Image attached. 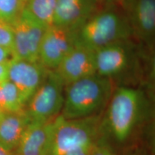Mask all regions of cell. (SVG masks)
Instances as JSON below:
<instances>
[{"instance_id":"2e32d148","label":"cell","mask_w":155,"mask_h":155,"mask_svg":"<svg viewBox=\"0 0 155 155\" xmlns=\"http://www.w3.org/2000/svg\"><path fill=\"white\" fill-rule=\"evenodd\" d=\"M25 106L12 83L8 81L0 86V111L19 112L25 111Z\"/></svg>"},{"instance_id":"ffe728a7","label":"cell","mask_w":155,"mask_h":155,"mask_svg":"<svg viewBox=\"0 0 155 155\" xmlns=\"http://www.w3.org/2000/svg\"><path fill=\"white\" fill-rule=\"evenodd\" d=\"M92 145L78 147L68 152L65 155H91Z\"/></svg>"},{"instance_id":"9a60e30c","label":"cell","mask_w":155,"mask_h":155,"mask_svg":"<svg viewBox=\"0 0 155 155\" xmlns=\"http://www.w3.org/2000/svg\"><path fill=\"white\" fill-rule=\"evenodd\" d=\"M58 0H25V11L47 28L53 25Z\"/></svg>"},{"instance_id":"5bb4252c","label":"cell","mask_w":155,"mask_h":155,"mask_svg":"<svg viewBox=\"0 0 155 155\" xmlns=\"http://www.w3.org/2000/svg\"><path fill=\"white\" fill-rule=\"evenodd\" d=\"M30 121L25 111H0V144L14 152Z\"/></svg>"},{"instance_id":"52a82bcc","label":"cell","mask_w":155,"mask_h":155,"mask_svg":"<svg viewBox=\"0 0 155 155\" xmlns=\"http://www.w3.org/2000/svg\"><path fill=\"white\" fill-rule=\"evenodd\" d=\"M78 30L53 25L46 29L39 54V63L48 70H55L78 42Z\"/></svg>"},{"instance_id":"d6986e66","label":"cell","mask_w":155,"mask_h":155,"mask_svg":"<svg viewBox=\"0 0 155 155\" xmlns=\"http://www.w3.org/2000/svg\"><path fill=\"white\" fill-rule=\"evenodd\" d=\"M91 155H116L104 139H97L92 145Z\"/></svg>"},{"instance_id":"277c9868","label":"cell","mask_w":155,"mask_h":155,"mask_svg":"<svg viewBox=\"0 0 155 155\" xmlns=\"http://www.w3.org/2000/svg\"><path fill=\"white\" fill-rule=\"evenodd\" d=\"M101 129L98 116L65 119L59 115L55 119V131L50 155H65L81 146L93 144Z\"/></svg>"},{"instance_id":"4fadbf2b","label":"cell","mask_w":155,"mask_h":155,"mask_svg":"<svg viewBox=\"0 0 155 155\" xmlns=\"http://www.w3.org/2000/svg\"><path fill=\"white\" fill-rule=\"evenodd\" d=\"M104 0H58L53 25L78 29L100 11Z\"/></svg>"},{"instance_id":"7c38bea8","label":"cell","mask_w":155,"mask_h":155,"mask_svg":"<svg viewBox=\"0 0 155 155\" xmlns=\"http://www.w3.org/2000/svg\"><path fill=\"white\" fill-rule=\"evenodd\" d=\"M55 119L46 122L30 121L14 155H50L53 147Z\"/></svg>"},{"instance_id":"3957f363","label":"cell","mask_w":155,"mask_h":155,"mask_svg":"<svg viewBox=\"0 0 155 155\" xmlns=\"http://www.w3.org/2000/svg\"><path fill=\"white\" fill-rule=\"evenodd\" d=\"M107 112V124L117 141H124L131 135L141 116L142 94L137 89L121 87L111 97Z\"/></svg>"},{"instance_id":"5b68a950","label":"cell","mask_w":155,"mask_h":155,"mask_svg":"<svg viewBox=\"0 0 155 155\" xmlns=\"http://www.w3.org/2000/svg\"><path fill=\"white\" fill-rule=\"evenodd\" d=\"M65 84L54 70H48L40 86L25 106L31 121H53L62 111Z\"/></svg>"},{"instance_id":"7a4b0ae2","label":"cell","mask_w":155,"mask_h":155,"mask_svg":"<svg viewBox=\"0 0 155 155\" xmlns=\"http://www.w3.org/2000/svg\"><path fill=\"white\" fill-rule=\"evenodd\" d=\"M131 38L132 32L123 9L112 7L101 9L78 30V43L95 52Z\"/></svg>"},{"instance_id":"8992f818","label":"cell","mask_w":155,"mask_h":155,"mask_svg":"<svg viewBox=\"0 0 155 155\" xmlns=\"http://www.w3.org/2000/svg\"><path fill=\"white\" fill-rule=\"evenodd\" d=\"M12 26L14 42L11 57L39 63L40 45L47 27L25 9Z\"/></svg>"},{"instance_id":"ba28073f","label":"cell","mask_w":155,"mask_h":155,"mask_svg":"<svg viewBox=\"0 0 155 155\" xmlns=\"http://www.w3.org/2000/svg\"><path fill=\"white\" fill-rule=\"evenodd\" d=\"M119 5L130 25L133 38L147 46L154 45L155 0H122Z\"/></svg>"},{"instance_id":"9c48e42d","label":"cell","mask_w":155,"mask_h":155,"mask_svg":"<svg viewBox=\"0 0 155 155\" xmlns=\"http://www.w3.org/2000/svg\"><path fill=\"white\" fill-rule=\"evenodd\" d=\"M48 71L40 63L12 58L9 60V81L16 87L25 106L43 81Z\"/></svg>"},{"instance_id":"7402d4cb","label":"cell","mask_w":155,"mask_h":155,"mask_svg":"<svg viewBox=\"0 0 155 155\" xmlns=\"http://www.w3.org/2000/svg\"><path fill=\"white\" fill-rule=\"evenodd\" d=\"M9 56L11 55L9 52L0 46V63H3V62L8 61V60L10 59L9 58Z\"/></svg>"},{"instance_id":"6da1fadb","label":"cell","mask_w":155,"mask_h":155,"mask_svg":"<svg viewBox=\"0 0 155 155\" xmlns=\"http://www.w3.org/2000/svg\"><path fill=\"white\" fill-rule=\"evenodd\" d=\"M61 114L65 119L94 116L112 96L111 79L97 74L68 85Z\"/></svg>"},{"instance_id":"8fae6325","label":"cell","mask_w":155,"mask_h":155,"mask_svg":"<svg viewBox=\"0 0 155 155\" xmlns=\"http://www.w3.org/2000/svg\"><path fill=\"white\" fill-rule=\"evenodd\" d=\"M130 40L115 42L96 50L97 75L111 79L124 72L132 60L134 46Z\"/></svg>"},{"instance_id":"cb8c5ba5","label":"cell","mask_w":155,"mask_h":155,"mask_svg":"<svg viewBox=\"0 0 155 155\" xmlns=\"http://www.w3.org/2000/svg\"><path fill=\"white\" fill-rule=\"evenodd\" d=\"M105 1L110 4H120L122 0H105Z\"/></svg>"},{"instance_id":"44dd1931","label":"cell","mask_w":155,"mask_h":155,"mask_svg":"<svg viewBox=\"0 0 155 155\" xmlns=\"http://www.w3.org/2000/svg\"><path fill=\"white\" fill-rule=\"evenodd\" d=\"M9 81V60L0 63V86Z\"/></svg>"},{"instance_id":"e0dca14e","label":"cell","mask_w":155,"mask_h":155,"mask_svg":"<svg viewBox=\"0 0 155 155\" xmlns=\"http://www.w3.org/2000/svg\"><path fill=\"white\" fill-rule=\"evenodd\" d=\"M25 0H0V19L12 25L24 9Z\"/></svg>"},{"instance_id":"603a6c76","label":"cell","mask_w":155,"mask_h":155,"mask_svg":"<svg viewBox=\"0 0 155 155\" xmlns=\"http://www.w3.org/2000/svg\"><path fill=\"white\" fill-rule=\"evenodd\" d=\"M0 155H14L12 151L8 150L6 147L0 144Z\"/></svg>"},{"instance_id":"30bf717a","label":"cell","mask_w":155,"mask_h":155,"mask_svg":"<svg viewBox=\"0 0 155 155\" xmlns=\"http://www.w3.org/2000/svg\"><path fill=\"white\" fill-rule=\"evenodd\" d=\"M65 86L96 74V52L78 43L54 70Z\"/></svg>"},{"instance_id":"ac0fdd59","label":"cell","mask_w":155,"mask_h":155,"mask_svg":"<svg viewBox=\"0 0 155 155\" xmlns=\"http://www.w3.org/2000/svg\"><path fill=\"white\" fill-rule=\"evenodd\" d=\"M14 42V35L12 25L0 19V46L12 55Z\"/></svg>"}]
</instances>
